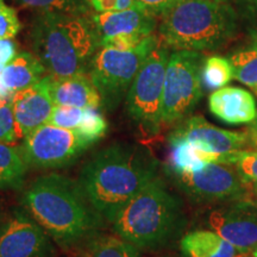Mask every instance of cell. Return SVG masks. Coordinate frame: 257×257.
I'll use <instances>...</instances> for the list:
<instances>
[{"label":"cell","mask_w":257,"mask_h":257,"mask_svg":"<svg viewBox=\"0 0 257 257\" xmlns=\"http://www.w3.org/2000/svg\"><path fill=\"white\" fill-rule=\"evenodd\" d=\"M157 168L147 147L115 143L82 167L78 184L93 210L112 223L120 208L156 178Z\"/></svg>","instance_id":"obj_1"},{"label":"cell","mask_w":257,"mask_h":257,"mask_svg":"<svg viewBox=\"0 0 257 257\" xmlns=\"http://www.w3.org/2000/svg\"><path fill=\"white\" fill-rule=\"evenodd\" d=\"M30 41L48 75L56 78L88 74L100 49L91 15L38 12L31 21Z\"/></svg>","instance_id":"obj_2"},{"label":"cell","mask_w":257,"mask_h":257,"mask_svg":"<svg viewBox=\"0 0 257 257\" xmlns=\"http://www.w3.org/2000/svg\"><path fill=\"white\" fill-rule=\"evenodd\" d=\"M29 214L61 245H70L92 233L99 214L92 211L78 182L56 173L42 175L24 195Z\"/></svg>","instance_id":"obj_3"},{"label":"cell","mask_w":257,"mask_h":257,"mask_svg":"<svg viewBox=\"0 0 257 257\" xmlns=\"http://www.w3.org/2000/svg\"><path fill=\"white\" fill-rule=\"evenodd\" d=\"M238 28V16L229 3L184 0L161 18L159 34L168 48L202 53L229 43Z\"/></svg>","instance_id":"obj_4"},{"label":"cell","mask_w":257,"mask_h":257,"mask_svg":"<svg viewBox=\"0 0 257 257\" xmlns=\"http://www.w3.org/2000/svg\"><path fill=\"white\" fill-rule=\"evenodd\" d=\"M181 202L156 176L130 199L112 220L114 232L136 248L162 245L181 230Z\"/></svg>","instance_id":"obj_5"},{"label":"cell","mask_w":257,"mask_h":257,"mask_svg":"<svg viewBox=\"0 0 257 257\" xmlns=\"http://www.w3.org/2000/svg\"><path fill=\"white\" fill-rule=\"evenodd\" d=\"M160 38L152 35L133 50L100 48L93 57L88 76L98 89L101 106L112 111L118 107L133 85L135 78Z\"/></svg>","instance_id":"obj_6"},{"label":"cell","mask_w":257,"mask_h":257,"mask_svg":"<svg viewBox=\"0 0 257 257\" xmlns=\"http://www.w3.org/2000/svg\"><path fill=\"white\" fill-rule=\"evenodd\" d=\"M169 48L159 41L144 61L125 99V110L131 121L148 136L160 133L162 99Z\"/></svg>","instance_id":"obj_7"},{"label":"cell","mask_w":257,"mask_h":257,"mask_svg":"<svg viewBox=\"0 0 257 257\" xmlns=\"http://www.w3.org/2000/svg\"><path fill=\"white\" fill-rule=\"evenodd\" d=\"M198 51L170 53L162 99V124L181 123L197 107L202 96V63Z\"/></svg>","instance_id":"obj_8"},{"label":"cell","mask_w":257,"mask_h":257,"mask_svg":"<svg viewBox=\"0 0 257 257\" xmlns=\"http://www.w3.org/2000/svg\"><path fill=\"white\" fill-rule=\"evenodd\" d=\"M94 143L76 130L44 124L24 138L19 150L28 167L62 168L75 162Z\"/></svg>","instance_id":"obj_9"},{"label":"cell","mask_w":257,"mask_h":257,"mask_svg":"<svg viewBox=\"0 0 257 257\" xmlns=\"http://www.w3.org/2000/svg\"><path fill=\"white\" fill-rule=\"evenodd\" d=\"M167 174L188 198L206 204L242 200L248 188L236 167L227 163H207L199 172Z\"/></svg>","instance_id":"obj_10"},{"label":"cell","mask_w":257,"mask_h":257,"mask_svg":"<svg viewBox=\"0 0 257 257\" xmlns=\"http://www.w3.org/2000/svg\"><path fill=\"white\" fill-rule=\"evenodd\" d=\"M93 24L100 48L133 50L157 28V17L135 4L133 8L114 12H93Z\"/></svg>","instance_id":"obj_11"},{"label":"cell","mask_w":257,"mask_h":257,"mask_svg":"<svg viewBox=\"0 0 257 257\" xmlns=\"http://www.w3.org/2000/svg\"><path fill=\"white\" fill-rule=\"evenodd\" d=\"M169 137L194 144L204 152L219 156L221 163L227 165H231V159L236 153L252 149L249 130H224L210 124L200 115L186 118L172 131Z\"/></svg>","instance_id":"obj_12"},{"label":"cell","mask_w":257,"mask_h":257,"mask_svg":"<svg viewBox=\"0 0 257 257\" xmlns=\"http://www.w3.org/2000/svg\"><path fill=\"white\" fill-rule=\"evenodd\" d=\"M208 225L227 243L245 255L257 249V207L246 200H236L208 214Z\"/></svg>","instance_id":"obj_13"},{"label":"cell","mask_w":257,"mask_h":257,"mask_svg":"<svg viewBox=\"0 0 257 257\" xmlns=\"http://www.w3.org/2000/svg\"><path fill=\"white\" fill-rule=\"evenodd\" d=\"M48 236L29 212L16 210L0 227V257H49Z\"/></svg>","instance_id":"obj_14"},{"label":"cell","mask_w":257,"mask_h":257,"mask_svg":"<svg viewBox=\"0 0 257 257\" xmlns=\"http://www.w3.org/2000/svg\"><path fill=\"white\" fill-rule=\"evenodd\" d=\"M19 140L47 124L55 104L50 95L49 75L10 96Z\"/></svg>","instance_id":"obj_15"},{"label":"cell","mask_w":257,"mask_h":257,"mask_svg":"<svg viewBox=\"0 0 257 257\" xmlns=\"http://www.w3.org/2000/svg\"><path fill=\"white\" fill-rule=\"evenodd\" d=\"M211 113L229 125L251 124L257 118L253 95L246 89L233 86L219 88L208 98Z\"/></svg>","instance_id":"obj_16"},{"label":"cell","mask_w":257,"mask_h":257,"mask_svg":"<svg viewBox=\"0 0 257 257\" xmlns=\"http://www.w3.org/2000/svg\"><path fill=\"white\" fill-rule=\"evenodd\" d=\"M49 89L54 104L80 108H99L101 98L88 74L56 76L49 75Z\"/></svg>","instance_id":"obj_17"},{"label":"cell","mask_w":257,"mask_h":257,"mask_svg":"<svg viewBox=\"0 0 257 257\" xmlns=\"http://www.w3.org/2000/svg\"><path fill=\"white\" fill-rule=\"evenodd\" d=\"M47 69L35 54L21 51L8 66L3 69L2 81L10 94L30 87L44 76Z\"/></svg>","instance_id":"obj_18"},{"label":"cell","mask_w":257,"mask_h":257,"mask_svg":"<svg viewBox=\"0 0 257 257\" xmlns=\"http://www.w3.org/2000/svg\"><path fill=\"white\" fill-rule=\"evenodd\" d=\"M186 257H239L243 256L214 231H193L185 234L181 242Z\"/></svg>","instance_id":"obj_19"},{"label":"cell","mask_w":257,"mask_h":257,"mask_svg":"<svg viewBox=\"0 0 257 257\" xmlns=\"http://www.w3.org/2000/svg\"><path fill=\"white\" fill-rule=\"evenodd\" d=\"M28 165L19 147L0 142V188H19L24 182Z\"/></svg>","instance_id":"obj_20"},{"label":"cell","mask_w":257,"mask_h":257,"mask_svg":"<svg viewBox=\"0 0 257 257\" xmlns=\"http://www.w3.org/2000/svg\"><path fill=\"white\" fill-rule=\"evenodd\" d=\"M202 82L207 88L217 89L226 87L233 79V68L230 59L219 55L208 56L204 60L201 70Z\"/></svg>","instance_id":"obj_21"},{"label":"cell","mask_w":257,"mask_h":257,"mask_svg":"<svg viewBox=\"0 0 257 257\" xmlns=\"http://www.w3.org/2000/svg\"><path fill=\"white\" fill-rule=\"evenodd\" d=\"M83 257H138L136 246L112 236L96 237L89 242Z\"/></svg>","instance_id":"obj_22"},{"label":"cell","mask_w":257,"mask_h":257,"mask_svg":"<svg viewBox=\"0 0 257 257\" xmlns=\"http://www.w3.org/2000/svg\"><path fill=\"white\" fill-rule=\"evenodd\" d=\"M233 79L238 80L257 94V50L253 48L240 50L230 57Z\"/></svg>","instance_id":"obj_23"},{"label":"cell","mask_w":257,"mask_h":257,"mask_svg":"<svg viewBox=\"0 0 257 257\" xmlns=\"http://www.w3.org/2000/svg\"><path fill=\"white\" fill-rule=\"evenodd\" d=\"M17 4L37 10L38 12H61L70 15H91L87 0H14Z\"/></svg>","instance_id":"obj_24"},{"label":"cell","mask_w":257,"mask_h":257,"mask_svg":"<svg viewBox=\"0 0 257 257\" xmlns=\"http://www.w3.org/2000/svg\"><path fill=\"white\" fill-rule=\"evenodd\" d=\"M83 114H85V108L55 105L47 124L54 125L57 127L68 128V130H78Z\"/></svg>","instance_id":"obj_25"},{"label":"cell","mask_w":257,"mask_h":257,"mask_svg":"<svg viewBox=\"0 0 257 257\" xmlns=\"http://www.w3.org/2000/svg\"><path fill=\"white\" fill-rule=\"evenodd\" d=\"M76 131L98 142L107 131V121L98 108H85V114Z\"/></svg>","instance_id":"obj_26"},{"label":"cell","mask_w":257,"mask_h":257,"mask_svg":"<svg viewBox=\"0 0 257 257\" xmlns=\"http://www.w3.org/2000/svg\"><path fill=\"white\" fill-rule=\"evenodd\" d=\"M19 140L10 98H0V142L14 144Z\"/></svg>","instance_id":"obj_27"},{"label":"cell","mask_w":257,"mask_h":257,"mask_svg":"<svg viewBox=\"0 0 257 257\" xmlns=\"http://www.w3.org/2000/svg\"><path fill=\"white\" fill-rule=\"evenodd\" d=\"M238 23H242L251 40V46L257 42V0H237Z\"/></svg>","instance_id":"obj_28"},{"label":"cell","mask_w":257,"mask_h":257,"mask_svg":"<svg viewBox=\"0 0 257 257\" xmlns=\"http://www.w3.org/2000/svg\"><path fill=\"white\" fill-rule=\"evenodd\" d=\"M242 178L250 184H257V149H248L236 153L231 159Z\"/></svg>","instance_id":"obj_29"},{"label":"cell","mask_w":257,"mask_h":257,"mask_svg":"<svg viewBox=\"0 0 257 257\" xmlns=\"http://www.w3.org/2000/svg\"><path fill=\"white\" fill-rule=\"evenodd\" d=\"M23 25L18 18L17 11L0 0V40H11L17 36Z\"/></svg>","instance_id":"obj_30"},{"label":"cell","mask_w":257,"mask_h":257,"mask_svg":"<svg viewBox=\"0 0 257 257\" xmlns=\"http://www.w3.org/2000/svg\"><path fill=\"white\" fill-rule=\"evenodd\" d=\"M181 2H184V0H135V4L144 9L155 17L162 18Z\"/></svg>","instance_id":"obj_31"},{"label":"cell","mask_w":257,"mask_h":257,"mask_svg":"<svg viewBox=\"0 0 257 257\" xmlns=\"http://www.w3.org/2000/svg\"><path fill=\"white\" fill-rule=\"evenodd\" d=\"M94 12L123 11L135 5V0H87Z\"/></svg>","instance_id":"obj_32"},{"label":"cell","mask_w":257,"mask_h":257,"mask_svg":"<svg viewBox=\"0 0 257 257\" xmlns=\"http://www.w3.org/2000/svg\"><path fill=\"white\" fill-rule=\"evenodd\" d=\"M18 55V44L14 40H0V69H4L8 64Z\"/></svg>","instance_id":"obj_33"},{"label":"cell","mask_w":257,"mask_h":257,"mask_svg":"<svg viewBox=\"0 0 257 257\" xmlns=\"http://www.w3.org/2000/svg\"><path fill=\"white\" fill-rule=\"evenodd\" d=\"M243 200L251 202L252 205H255L257 207V184H250V182H248V188H246L245 197H244Z\"/></svg>","instance_id":"obj_34"},{"label":"cell","mask_w":257,"mask_h":257,"mask_svg":"<svg viewBox=\"0 0 257 257\" xmlns=\"http://www.w3.org/2000/svg\"><path fill=\"white\" fill-rule=\"evenodd\" d=\"M249 131H250V135H251L252 149H257V118L251 128H249Z\"/></svg>","instance_id":"obj_35"},{"label":"cell","mask_w":257,"mask_h":257,"mask_svg":"<svg viewBox=\"0 0 257 257\" xmlns=\"http://www.w3.org/2000/svg\"><path fill=\"white\" fill-rule=\"evenodd\" d=\"M2 73H3V69H0V98H10V96H11V94H10L8 89H6L4 87V85H3Z\"/></svg>","instance_id":"obj_36"},{"label":"cell","mask_w":257,"mask_h":257,"mask_svg":"<svg viewBox=\"0 0 257 257\" xmlns=\"http://www.w3.org/2000/svg\"><path fill=\"white\" fill-rule=\"evenodd\" d=\"M211 2H216V3H221V4H227L230 0H211Z\"/></svg>","instance_id":"obj_37"},{"label":"cell","mask_w":257,"mask_h":257,"mask_svg":"<svg viewBox=\"0 0 257 257\" xmlns=\"http://www.w3.org/2000/svg\"><path fill=\"white\" fill-rule=\"evenodd\" d=\"M251 253H252V257H257V249L253 250V251H252Z\"/></svg>","instance_id":"obj_38"},{"label":"cell","mask_w":257,"mask_h":257,"mask_svg":"<svg viewBox=\"0 0 257 257\" xmlns=\"http://www.w3.org/2000/svg\"><path fill=\"white\" fill-rule=\"evenodd\" d=\"M251 48H253V49H256V50H257V42H256V43H255V44H252V46H251Z\"/></svg>","instance_id":"obj_39"}]
</instances>
